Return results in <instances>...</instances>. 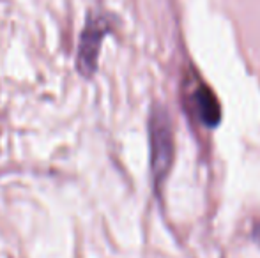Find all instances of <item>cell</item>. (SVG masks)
I'll use <instances>...</instances> for the list:
<instances>
[{
	"label": "cell",
	"instance_id": "obj_1",
	"mask_svg": "<svg viewBox=\"0 0 260 258\" xmlns=\"http://www.w3.org/2000/svg\"><path fill=\"white\" fill-rule=\"evenodd\" d=\"M149 138H151V165L156 182L159 184L170 172L174 161V131L167 110L156 104L149 119Z\"/></svg>",
	"mask_w": 260,
	"mask_h": 258
},
{
	"label": "cell",
	"instance_id": "obj_2",
	"mask_svg": "<svg viewBox=\"0 0 260 258\" xmlns=\"http://www.w3.org/2000/svg\"><path fill=\"white\" fill-rule=\"evenodd\" d=\"M112 30L110 18L101 13H90L87 18L85 28L80 35L78 45V71L83 76H92L98 67V55H100L101 41L108 32Z\"/></svg>",
	"mask_w": 260,
	"mask_h": 258
},
{
	"label": "cell",
	"instance_id": "obj_3",
	"mask_svg": "<svg viewBox=\"0 0 260 258\" xmlns=\"http://www.w3.org/2000/svg\"><path fill=\"white\" fill-rule=\"evenodd\" d=\"M193 106L195 112L199 114L200 121L207 126V128H216L221 119V108L216 99L214 92L209 87L199 85V89L193 94Z\"/></svg>",
	"mask_w": 260,
	"mask_h": 258
},
{
	"label": "cell",
	"instance_id": "obj_4",
	"mask_svg": "<svg viewBox=\"0 0 260 258\" xmlns=\"http://www.w3.org/2000/svg\"><path fill=\"white\" fill-rule=\"evenodd\" d=\"M253 235H255V239H257V242L260 244V221L257 225H255V228H253Z\"/></svg>",
	"mask_w": 260,
	"mask_h": 258
}]
</instances>
